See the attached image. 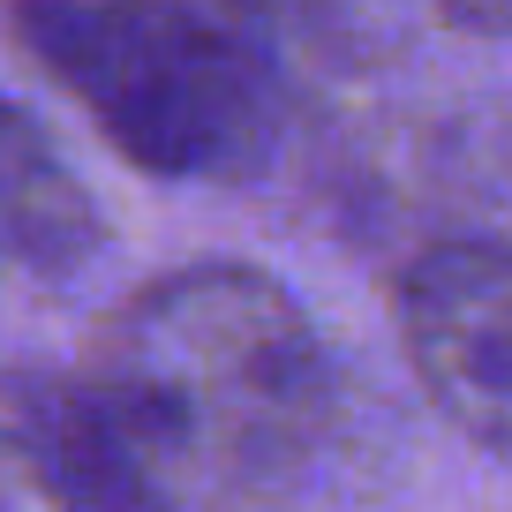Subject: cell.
I'll list each match as a JSON object with an SVG mask.
<instances>
[{"instance_id": "6da1fadb", "label": "cell", "mask_w": 512, "mask_h": 512, "mask_svg": "<svg viewBox=\"0 0 512 512\" xmlns=\"http://www.w3.org/2000/svg\"><path fill=\"white\" fill-rule=\"evenodd\" d=\"M324 347L249 264H189L91 332L83 377L38 407V445L83 512H272L324 437Z\"/></svg>"}, {"instance_id": "7a4b0ae2", "label": "cell", "mask_w": 512, "mask_h": 512, "mask_svg": "<svg viewBox=\"0 0 512 512\" xmlns=\"http://www.w3.org/2000/svg\"><path fill=\"white\" fill-rule=\"evenodd\" d=\"M38 68L159 181H241L279 136L256 53L181 0H0Z\"/></svg>"}, {"instance_id": "3957f363", "label": "cell", "mask_w": 512, "mask_h": 512, "mask_svg": "<svg viewBox=\"0 0 512 512\" xmlns=\"http://www.w3.org/2000/svg\"><path fill=\"white\" fill-rule=\"evenodd\" d=\"M415 377L460 437L512 452V249L445 241L415 256L400 287Z\"/></svg>"}, {"instance_id": "277c9868", "label": "cell", "mask_w": 512, "mask_h": 512, "mask_svg": "<svg viewBox=\"0 0 512 512\" xmlns=\"http://www.w3.org/2000/svg\"><path fill=\"white\" fill-rule=\"evenodd\" d=\"M98 204L38 136L31 113L0 98V264L23 272H76L98 249Z\"/></svg>"}, {"instance_id": "5b68a950", "label": "cell", "mask_w": 512, "mask_h": 512, "mask_svg": "<svg viewBox=\"0 0 512 512\" xmlns=\"http://www.w3.org/2000/svg\"><path fill=\"white\" fill-rule=\"evenodd\" d=\"M0 512H83L68 475L31 430H0Z\"/></svg>"}]
</instances>
